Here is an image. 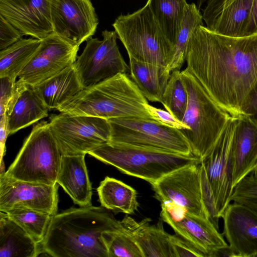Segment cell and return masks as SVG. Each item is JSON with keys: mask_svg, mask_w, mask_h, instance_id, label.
Masks as SVG:
<instances>
[{"mask_svg": "<svg viewBox=\"0 0 257 257\" xmlns=\"http://www.w3.org/2000/svg\"><path fill=\"white\" fill-rule=\"evenodd\" d=\"M241 112L257 124V84L244 102Z\"/></svg>", "mask_w": 257, "mask_h": 257, "instance_id": "39", "label": "cell"}, {"mask_svg": "<svg viewBox=\"0 0 257 257\" xmlns=\"http://www.w3.org/2000/svg\"><path fill=\"white\" fill-rule=\"evenodd\" d=\"M237 119L238 117H230L215 146L202 161L219 218L231 201L232 146Z\"/></svg>", "mask_w": 257, "mask_h": 257, "instance_id": "13", "label": "cell"}, {"mask_svg": "<svg viewBox=\"0 0 257 257\" xmlns=\"http://www.w3.org/2000/svg\"><path fill=\"white\" fill-rule=\"evenodd\" d=\"M112 26L128 58L168 67L175 46L164 34L147 4L133 13L120 15Z\"/></svg>", "mask_w": 257, "mask_h": 257, "instance_id": "6", "label": "cell"}, {"mask_svg": "<svg viewBox=\"0 0 257 257\" xmlns=\"http://www.w3.org/2000/svg\"><path fill=\"white\" fill-rule=\"evenodd\" d=\"M221 218L228 256L257 257V212L237 202L229 203Z\"/></svg>", "mask_w": 257, "mask_h": 257, "instance_id": "17", "label": "cell"}, {"mask_svg": "<svg viewBox=\"0 0 257 257\" xmlns=\"http://www.w3.org/2000/svg\"><path fill=\"white\" fill-rule=\"evenodd\" d=\"M252 174L253 175L254 178L257 179V164L255 167L254 168L253 170L252 171Z\"/></svg>", "mask_w": 257, "mask_h": 257, "instance_id": "42", "label": "cell"}, {"mask_svg": "<svg viewBox=\"0 0 257 257\" xmlns=\"http://www.w3.org/2000/svg\"><path fill=\"white\" fill-rule=\"evenodd\" d=\"M53 33L79 47L95 33L99 21L91 0H51Z\"/></svg>", "mask_w": 257, "mask_h": 257, "instance_id": "14", "label": "cell"}, {"mask_svg": "<svg viewBox=\"0 0 257 257\" xmlns=\"http://www.w3.org/2000/svg\"><path fill=\"white\" fill-rule=\"evenodd\" d=\"M128 66L130 76L148 101L161 102L171 75L167 68L132 58Z\"/></svg>", "mask_w": 257, "mask_h": 257, "instance_id": "24", "label": "cell"}, {"mask_svg": "<svg viewBox=\"0 0 257 257\" xmlns=\"http://www.w3.org/2000/svg\"><path fill=\"white\" fill-rule=\"evenodd\" d=\"M253 0H235L222 10L206 27L230 37H244Z\"/></svg>", "mask_w": 257, "mask_h": 257, "instance_id": "27", "label": "cell"}, {"mask_svg": "<svg viewBox=\"0 0 257 257\" xmlns=\"http://www.w3.org/2000/svg\"><path fill=\"white\" fill-rule=\"evenodd\" d=\"M234 187L257 164V124L245 115L238 117L232 146Z\"/></svg>", "mask_w": 257, "mask_h": 257, "instance_id": "19", "label": "cell"}, {"mask_svg": "<svg viewBox=\"0 0 257 257\" xmlns=\"http://www.w3.org/2000/svg\"><path fill=\"white\" fill-rule=\"evenodd\" d=\"M0 80V116H8L28 84L20 79L1 77Z\"/></svg>", "mask_w": 257, "mask_h": 257, "instance_id": "34", "label": "cell"}, {"mask_svg": "<svg viewBox=\"0 0 257 257\" xmlns=\"http://www.w3.org/2000/svg\"><path fill=\"white\" fill-rule=\"evenodd\" d=\"M40 244L3 212H0V257H37Z\"/></svg>", "mask_w": 257, "mask_h": 257, "instance_id": "23", "label": "cell"}, {"mask_svg": "<svg viewBox=\"0 0 257 257\" xmlns=\"http://www.w3.org/2000/svg\"><path fill=\"white\" fill-rule=\"evenodd\" d=\"M171 240L175 257H204L201 252L176 234H171Z\"/></svg>", "mask_w": 257, "mask_h": 257, "instance_id": "37", "label": "cell"}, {"mask_svg": "<svg viewBox=\"0 0 257 257\" xmlns=\"http://www.w3.org/2000/svg\"><path fill=\"white\" fill-rule=\"evenodd\" d=\"M203 16L197 6L194 3L187 6L181 28L175 44V51L172 60L167 68L170 72L180 70L186 62L187 48L196 29L203 25Z\"/></svg>", "mask_w": 257, "mask_h": 257, "instance_id": "30", "label": "cell"}, {"mask_svg": "<svg viewBox=\"0 0 257 257\" xmlns=\"http://www.w3.org/2000/svg\"><path fill=\"white\" fill-rule=\"evenodd\" d=\"M235 0H208L207 5L203 10V19L206 26L224 9Z\"/></svg>", "mask_w": 257, "mask_h": 257, "instance_id": "38", "label": "cell"}, {"mask_svg": "<svg viewBox=\"0 0 257 257\" xmlns=\"http://www.w3.org/2000/svg\"><path fill=\"white\" fill-rule=\"evenodd\" d=\"M147 4L164 34L175 46L188 5L186 0H148Z\"/></svg>", "mask_w": 257, "mask_h": 257, "instance_id": "28", "label": "cell"}, {"mask_svg": "<svg viewBox=\"0 0 257 257\" xmlns=\"http://www.w3.org/2000/svg\"><path fill=\"white\" fill-rule=\"evenodd\" d=\"M51 0H0V15L23 35L41 40L53 33Z\"/></svg>", "mask_w": 257, "mask_h": 257, "instance_id": "18", "label": "cell"}, {"mask_svg": "<svg viewBox=\"0 0 257 257\" xmlns=\"http://www.w3.org/2000/svg\"><path fill=\"white\" fill-rule=\"evenodd\" d=\"M22 33L0 15V50H3L22 38Z\"/></svg>", "mask_w": 257, "mask_h": 257, "instance_id": "36", "label": "cell"}, {"mask_svg": "<svg viewBox=\"0 0 257 257\" xmlns=\"http://www.w3.org/2000/svg\"><path fill=\"white\" fill-rule=\"evenodd\" d=\"M150 221L146 218L137 222L125 216L120 223L134 238L144 257H175L171 234L165 231L162 219L155 225H150Z\"/></svg>", "mask_w": 257, "mask_h": 257, "instance_id": "20", "label": "cell"}, {"mask_svg": "<svg viewBox=\"0 0 257 257\" xmlns=\"http://www.w3.org/2000/svg\"><path fill=\"white\" fill-rule=\"evenodd\" d=\"M160 103L174 117L182 121L187 108L188 94L180 70L171 72Z\"/></svg>", "mask_w": 257, "mask_h": 257, "instance_id": "32", "label": "cell"}, {"mask_svg": "<svg viewBox=\"0 0 257 257\" xmlns=\"http://www.w3.org/2000/svg\"><path fill=\"white\" fill-rule=\"evenodd\" d=\"M38 243L46 235L52 216L50 214L25 207L15 208L5 212Z\"/></svg>", "mask_w": 257, "mask_h": 257, "instance_id": "31", "label": "cell"}, {"mask_svg": "<svg viewBox=\"0 0 257 257\" xmlns=\"http://www.w3.org/2000/svg\"><path fill=\"white\" fill-rule=\"evenodd\" d=\"M36 38H22L0 51V78L15 79L31 60L41 44Z\"/></svg>", "mask_w": 257, "mask_h": 257, "instance_id": "29", "label": "cell"}, {"mask_svg": "<svg viewBox=\"0 0 257 257\" xmlns=\"http://www.w3.org/2000/svg\"><path fill=\"white\" fill-rule=\"evenodd\" d=\"M181 77L188 94L181 121L188 129L180 131L192 154L202 161L215 146L231 116L213 101L186 68L181 72Z\"/></svg>", "mask_w": 257, "mask_h": 257, "instance_id": "5", "label": "cell"}, {"mask_svg": "<svg viewBox=\"0 0 257 257\" xmlns=\"http://www.w3.org/2000/svg\"><path fill=\"white\" fill-rule=\"evenodd\" d=\"M102 36V40L92 37L88 39L83 52L73 64L84 88L130 71L117 46L115 31L105 30Z\"/></svg>", "mask_w": 257, "mask_h": 257, "instance_id": "10", "label": "cell"}, {"mask_svg": "<svg viewBox=\"0 0 257 257\" xmlns=\"http://www.w3.org/2000/svg\"><path fill=\"white\" fill-rule=\"evenodd\" d=\"M102 238L108 257H144L134 238L122 225L120 228L103 232Z\"/></svg>", "mask_w": 257, "mask_h": 257, "instance_id": "33", "label": "cell"}, {"mask_svg": "<svg viewBox=\"0 0 257 257\" xmlns=\"http://www.w3.org/2000/svg\"><path fill=\"white\" fill-rule=\"evenodd\" d=\"M49 110L35 86L28 85L8 116L10 135L47 117Z\"/></svg>", "mask_w": 257, "mask_h": 257, "instance_id": "25", "label": "cell"}, {"mask_svg": "<svg viewBox=\"0 0 257 257\" xmlns=\"http://www.w3.org/2000/svg\"><path fill=\"white\" fill-rule=\"evenodd\" d=\"M85 156L62 155L57 178V183L80 206L91 205L92 195Z\"/></svg>", "mask_w": 257, "mask_h": 257, "instance_id": "21", "label": "cell"}, {"mask_svg": "<svg viewBox=\"0 0 257 257\" xmlns=\"http://www.w3.org/2000/svg\"><path fill=\"white\" fill-rule=\"evenodd\" d=\"M146 108L153 119L164 125L180 130L188 129L185 124L167 110L153 106L149 103L146 105Z\"/></svg>", "mask_w": 257, "mask_h": 257, "instance_id": "35", "label": "cell"}, {"mask_svg": "<svg viewBox=\"0 0 257 257\" xmlns=\"http://www.w3.org/2000/svg\"><path fill=\"white\" fill-rule=\"evenodd\" d=\"M97 191L101 206L110 211L133 214L138 209L136 190L120 180L106 176Z\"/></svg>", "mask_w": 257, "mask_h": 257, "instance_id": "26", "label": "cell"}, {"mask_svg": "<svg viewBox=\"0 0 257 257\" xmlns=\"http://www.w3.org/2000/svg\"><path fill=\"white\" fill-rule=\"evenodd\" d=\"M88 154L115 167L123 174L141 178L151 184L179 168L202 162L193 155L185 156L154 148L110 142L100 145Z\"/></svg>", "mask_w": 257, "mask_h": 257, "instance_id": "4", "label": "cell"}, {"mask_svg": "<svg viewBox=\"0 0 257 257\" xmlns=\"http://www.w3.org/2000/svg\"><path fill=\"white\" fill-rule=\"evenodd\" d=\"M0 142H1V160L5 152V144L7 138L9 135H10V130L8 122V117L7 114L0 116Z\"/></svg>", "mask_w": 257, "mask_h": 257, "instance_id": "41", "label": "cell"}, {"mask_svg": "<svg viewBox=\"0 0 257 257\" xmlns=\"http://www.w3.org/2000/svg\"><path fill=\"white\" fill-rule=\"evenodd\" d=\"M62 155L49 122L35 125L4 174L17 180L55 185Z\"/></svg>", "mask_w": 257, "mask_h": 257, "instance_id": "7", "label": "cell"}, {"mask_svg": "<svg viewBox=\"0 0 257 257\" xmlns=\"http://www.w3.org/2000/svg\"><path fill=\"white\" fill-rule=\"evenodd\" d=\"M121 226L120 221L101 205L70 208L52 216L40 244L42 253L53 257H108L102 233Z\"/></svg>", "mask_w": 257, "mask_h": 257, "instance_id": "2", "label": "cell"}, {"mask_svg": "<svg viewBox=\"0 0 257 257\" xmlns=\"http://www.w3.org/2000/svg\"><path fill=\"white\" fill-rule=\"evenodd\" d=\"M200 163L174 170L151 185L161 203H170L188 213L210 219L202 199Z\"/></svg>", "mask_w": 257, "mask_h": 257, "instance_id": "12", "label": "cell"}, {"mask_svg": "<svg viewBox=\"0 0 257 257\" xmlns=\"http://www.w3.org/2000/svg\"><path fill=\"white\" fill-rule=\"evenodd\" d=\"M186 69L213 101L231 116L257 84V34L230 37L198 26L187 48Z\"/></svg>", "mask_w": 257, "mask_h": 257, "instance_id": "1", "label": "cell"}, {"mask_svg": "<svg viewBox=\"0 0 257 257\" xmlns=\"http://www.w3.org/2000/svg\"><path fill=\"white\" fill-rule=\"evenodd\" d=\"M257 34V0H253L244 37Z\"/></svg>", "mask_w": 257, "mask_h": 257, "instance_id": "40", "label": "cell"}, {"mask_svg": "<svg viewBox=\"0 0 257 257\" xmlns=\"http://www.w3.org/2000/svg\"><path fill=\"white\" fill-rule=\"evenodd\" d=\"M108 142L125 143L161 150L185 156L193 155L180 130L152 119L126 118L108 119Z\"/></svg>", "mask_w": 257, "mask_h": 257, "instance_id": "9", "label": "cell"}, {"mask_svg": "<svg viewBox=\"0 0 257 257\" xmlns=\"http://www.w3.org/2000/svg\"><path fill=\"white\" fill-rule=\"evenodd\" d=\"M58 185L23 181L0 175V211L25 207L53 216L58 208Z\"/></svg>", "mask_w": 257, "mask_h": 257, "instance_id": "16", "label": "cell"}, {"mask_svg": "<svg viewBox=\"0 0 257 257\" xmlns=\"http://www.w3.org/2000/svg\"><path fill=\"white\" fill-rule=\"evenodd\" d=\"M49 118L50 131L62 155H86L109 141L107 119L64 112Z\"/></svg>", "mask_w": 257, "mask_h": 257, "instance_id": "8", "label": "cell"}, {"mask_svg": "<svg viewBox=\"0 0 257 257\" xmlns=\"http://www.w3.org/2000/svg\"><path fill=\"white\" fill-rule=\"evenodd\" d=\"M35 54L18 77L35 86L72 65L77 58L79 47L52 33L41 40Z\"/></svg>", "mask_w": 257, "mask_h": 257, "instance_id": "15", "label": "cell"}, {"mask_svg": "<svg viewBox=\"0 0 257 257\" xmlns=\"http://www.w3.org/2000/svg\"><path fill=\"white\" fill-rule=\"evenodd\" d=\"M148 100L127 73H119L84 88L57 110L74 115L106 119H152L146 105Z\"/></svg>", "mask_w": 257, "mask_h": 257, "instance_id": "3", "label": "cell"}, {"mask_svg": "<svg viewBox=\"0 0 257 257\" xmlns=\"http://www.w3.org/2000/svg\"><path fill=\"white\" fill-rule=\"evenodd\" d=\"M35 87L49 110L57 109L84 89L73 65Z\"/></svg>", "mask_w": 257, "mask_h": 257, "instance_id": "22", "label": "cell"}, {"mask_svg": "<svg viewBox=\"0 0 257 257\" xmlns=\"http://www.w3.org/2000/svg\"><path fill=\"white\" fill-rule=\"evenodd\" d=\"M160 218L204 257L219 256L224 252L227 255L228 244L209 219L188 213L170 203H161Z\"/></svg>", "mask_w": 257, "mask_h": 257, "instance_id": "11", "label": "cell"}]
</instances>
